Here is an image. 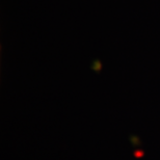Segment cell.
<instances>
[{
  "label": "cell",
  "mask_w": 160,
  "mask_h": 160,
  "mask_svg": "<svg viewBox=\"0 0 160 160\" xmlns=\"http://www.w3.org/2000/svg\"><path fill=\"white\" fill-rule=\"evenodd\" d=\"M129 140H130L131 145H132L134 148L142 146V140H140V138L137 135H130L129 136Z\"/></svg>",
  "instance_id": "6da1fadb"
},
{
  "label": "cell",
  "mask_w": 160,
  "mask_h": 160,
  "mask_svg": "<svg viewBox=\"0 0 160 160\" xmlns=\"http://www.w3.org/2000/svg\"><path fill=\"white\" fill-rule=\"evenodd\" d=\"M133 156L136 159H139V158L145 157V151H143V150H142V149H135L133 151Z\"/></svg>",
  "instance_id": "7a4b0ae2"
}]
</instances>
